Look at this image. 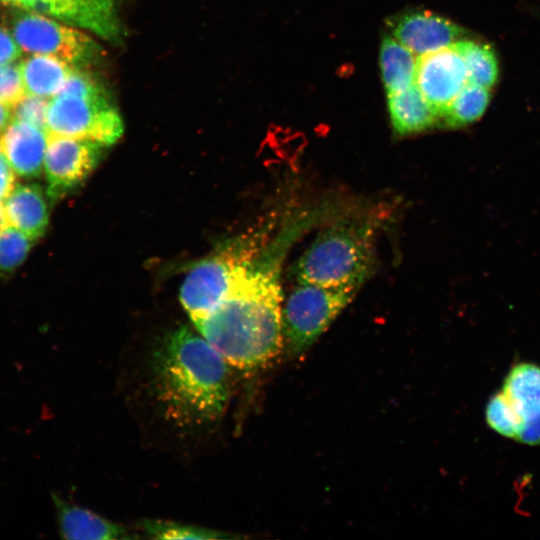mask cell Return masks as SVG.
I'll list each match as a JSON object with an SVG mask.
<instances>
[{
  "mask_svg": "<svg viewBox=\"0 0 540 540\" xmlns=\"http://www.w3.org/2000/svg\"><path fill=\"white\" fill-rule=\"evenodd\" d=\"M314 220V213H294L264 244L227 296L192 322L233 368L257 371L283 350L282 266L292 245Z\"/></svg>",
  "mask_w": 540,
  "mask_h": 540,
  "instance_id": "6da1fadb",
  "label": "cell"
},
{
  "mask_svg": "<svg viewBox=\"0 0 540 540\" xmlns=\"http://www.w3.org/2000/svg\"><path fill=\"white\" fill-rule=\"evenodd\" d=\"M231 367L191 328L169 332L149 358V387L161 415L182 431L211 428L228 404Z\"/></svg>",
  "mask_w": 540,
  "mask_h": 540,
  "instance_id": "7a4b0ae2",
  "label": "cell"
},
{
  "mask_svg": "<svg viewBox=\"0 0 540 540\" xmlns=\"http://www.w3.org/2000/svg\"><path fill=\"white\" fill-rule=\"evenodd\" d=\"M376 230L372 218L331 222L296 261V281L360 288L375 267Z\"/></svg>",
  "mask_w": 540,
  "mask_h": 540,
  "instance_id": "3957f363",
  "label": "cell"
},
{
  "mask_svg": "<svg viewBox=\"0 0 540 540\" xmlns=\"http://www.w3.org/2000/svg\"><path fill=\"white\" fill-rule=\"evenodd\" d=\"M47 136L88 139L105 146L123 133V121L107 89L84 68L74 67L48 104Z\"/></svg>",
  "mask_w": 540,
  "mask_h": 540,
  "instance_id": "277c9868",
  "label": "cell"
},
{
  "mask_svg": "<svg viewBox=\"0 0 540 540\" xmlns=\"http://www.w3.org/2000/svg\"><path fill=\"white\" fill-rule=\"evenodd\" d=\"M267 241L264 231L237 237L189 270L180 288V302L192 322L227 296Z\"/></svg>",
  "mask_w": 540,
  "mask_h": 540,
  "instance_id": "5b68a950",
  "label": "cell"
},
{
  "mask_svg": "<svg viewBox=\"0 0 540 540\" xmlns=\"http://www.w3.org/2000/svg\"><path fill=\"white\" fill-rule=\"evenodd\" d=\"M359 288L296 281L282 306L283 349L307 351L354 299Z\"/></svg>",
  "mask_w": 540,
  "mask_h": 540,
  "instance_id": "8992f818",
  "label": "cell"
},
{
  "mask_svg": "<svg viewBox=\"0 0 540 540\" xmlns=\"http://www.w3.org/2000/svg\"><path fill=\"white\" fill-rule=\"evenodd\" d=\"M10 27L23 51L52 55L73 67L94 65L104 54L102 47L82 31L41 13L18 12L12 16Z\"/></svg>",
  "mask_w": 540,
  "mask_h": 540,
  "instance_id": "52a82bcc",
  "label": "cell"
},
{
  "mask_svg": "<svg viewBox=\"0 0 540 540\" xmlns=\"http://www.w3.org/2000/svg\"><path fill=\"white\" fill-rule=\"evenodd\" d=\"M107 146L88 139L47 136L46 194L57 201L80 187L99 164Z\"/></svg>",
  "mask_w": 540,
  "mask_h": 540,
  "instance_id": "ba28073f",
  "label": "cell"
},
{
  "mask_svg": "<svg viewBox=\"0 0 540 540\" xmlns=\"http://www.w3.org/2000/svg\"><path fill=\"white\" fill-rule=\"evenodd\" d=\"M14 5L87 29L114 44L124 36L121 0H15Z\"/></svg>",
  "mask_w": 540,
  "mask_h": 540,
  "instance_id": "9c48e42d",
  "label": "cell"
},
{
  "mask_svg": "<svg viewBox=\"0 0 540 540\" xmlns=\"http://www.w3.org/2000/svg\"><path fill=\"white\" fill-rule=\"evenodd\" d=\"M467 82V68L455 43L417 56L415 85L440 120Z\"/></svg>",
  "mask_w": 540,
  "mask_h": 540,
  "instance_id": "30bf717a",
  "label": "cell"
},
{
  "mask_svg": "<svg viewBox=\"0 0 540 540\" xmlns=\"http://www.w3.org/2000/svg\"><path fill=\"white\" fill-rule=\"evenodd\" d=\"M392 36L416 56L450 46L467 31L456 23L424 10H411L388 20Z\"/></svg>",
  "mask_w": 540,
  "mask_h": 540,
  "instance_id": "8fae6325",
  "label": "cell"
},
{
  "mask_svg": "<svg viewBox=\"0 0 540 540\" xmlns=\"http://www.w3.org/2000/svg\"><path fill=\"white\" fill-rule=\"evenodd\" d=\"M46 148V131L28 123L12 120L0 136V149L15 173L24 178L41 174Z\"/></svg>",
  "mask_w": 540,
  "mask_h": 540,
  "instance_id": "7c38bea8",
  "label": "cell"
},
{
  "mask_svg": "<svg viewBox=\"0 0 540 540\" xmlns=\"http://www.w3.org/2000/svg\"><path fill=\"white\" fill-rule=\"evenodd\" d=\"M59 531L62 538L71 540L134 539L130 531L89 509L69 503L53 494Z\"/></svg>",
  "mask_w": 540,
  "mask_h": 540,
  "instance_id": "4fadbf2b",
  "label": "cell"
},
{
  "mask_svg": "<svg viewBox=\"0 0 540 540\" xmlns=\"http://www.w3.org/2000/svg\"><path fill=\"white\" fill-rule=\"evenodd\" d=\"M3 204L8 225L34 241L45 233L49 210L44 192L38 184H16Z\"/></svg>",
  "mask_w": 540,
  "mask_h": 540,
  "instance_id": "5bb4252c",
  "label": "cell"
},
{
  "mask_svg": "<svg viewBox=\"0 0 540 540\" xmlns=\"http://www.w3.org/2000/svg\"><path fill=\"white\" fill-rule=\"evenodd\" d=\"M388 112L393 130L400 136L428 130L440 119L418 87L388 95Z\"/></svg>",
  "mask_w": 540,
  "mask_h": 540,
  "instance_id": "9a60e30c",
  "label": "cell"
},
{
  "mask_svg": "<svg viewBox=\"0 0 540 540\" xmlns=\"http://www.w3.org/2000/svg\"><path fill=\"white\" fill-rule=\"evenodd\" d=\"M20 68L26 94L48 98L61 91L74 67L52 55L33 54Z\"/></svg>",
  "mask_w": 540,
  "mask_h": 540,
  "instance_id": "2e32d148",
  "label": "cell"
},
{
  "mask_svg": "<svg viewBox=\"0 0 540 540\" xmlns=\"http://www.w3.org/2000/svg\"><path fill=\"white\" fill-rule=\"evenodd\" d=\"M417 56L398 40L384 35L380 46V68L387 95L415 84Z\"/></svg>",
  "mask_w": 540,
  "mask_h": 540,
  "instance_id": "e0dca14e",
  "label": "cell"
},
{
  "mask_svg": "<svg viewBox=\"0 0 540 540\" xmlns=\"http://www.w3.org/2000/svg\"><path fill=\"white\" fill-rule=\"evenodd\" d=\"M503 393L523 421L540 416V367L521 363L508 373Z\"/></svg>",
  "mask_w": 540,
  "mask_h": 540,
  "instance_id": "ac0fdd59",
  "label": "cell"
},
{
  "mask_svg": "<svg viewBox=\"0 0 540 540\" xmlns=\"http://www.w3.org/2000/svg\"><path fill=\"white\" fill-rule=\"evenodd\" d=\"M468 73V81L491 89L498 80V59L489 44L464 38L455 43Z\"/></svg>",
  "mask_w": 540,
  "mask_h": 540,
  "instance_id": "d6986e66",
  "label": "cell"
},
{
  "mask_svg": "<svg viewBox=\"0 0 540 540\" xmlns=\"http://www.w3.org/2000/svg\"><path fill=\"white\" fill-rule=\"evenodd\" d=\"M489 101L490 89L468 81L441 117L440 124L448 128L472 124L483 115Z\"/></svg>",
  "mask_w": 540,
  "mask_h": 540,
  "instance_id": "ffe728a7",
  "label": "cell"
},
{
  "mask_svg": "<svg viewBox=\"0 0 540 540\" xmlns=\"http://www.w3.org/2000/svg\"><path fill=\"white\" fill-rule=\"evenodd\" d=\"M141 530L153 539H226L224 532L174 521L147 519L141 523Z\"/></svg>",
  "mask_w": 540,
  "mask_h": 540,
  "instance_id": "44dd1931",
  "label": "cell"
},
{
  "mask_svg": "<svg viewBox=\"0 0 540 540\" xmlns=\"http://www.w3.org/2000/svg\"><path fill=\"white\" fill-rule=\"evenodd\" d=\"M486 421L499 434L516 438L523 419L503 391L495 394L486 407Z\"/></svg>",
  "mask_w": 540,
  "mask_h": 540,
  "instance_id": "7402d4cb",
  "label": "cell"
},
{
  "mask_svg": "<svg viewBox=\"0 0 540 540\" xmlns=\"http://www.w3.org/2000/svg\"><path fill=\"white\" fill-rule=\"evenodd\" d=\"M34 240L19 229L6 225L0 230V272L10 273L26 259Z\"/></svg>",
  "mask_w": 540,
  "mask_h": 540,
  "instance_id": "603a6c76",
  "label": "cell"
},
{
  "mask_svg": "<svg viewBox=\"0 0 540 540\" xmlns=\"http://www.w3.org/2000/svg\"><path fill=\"white\" fill-rule=\"evenodd\" d=\"M49 101L26 94L13 108L12 120L28 123L45 130Z\"/></svg>",
  "mask_w": 540,
  "mask_h": 540,
  "instance_id": "cb8c5ba5",
  "label": "cell"
},
{
  "mask_svg": "<svg viewBox=\"0 0 540 540\" xmlns=\"http://www.w3.org/2000/svg\"><path fill=\"white\" fill-rule=\"evenodd\" d=\"M25 95L20 64L12 62L2 65L0 101L13 108Z\"/></svg>",
  "mask_w": 540,
  "mask_h": 540,
  "instance_id": "d4e9b609",
  "label": "cell"
},
{
  "mask_svg": "<svg viewBox=\"0 0 540 540\" xmlns=\"http://www.w3.org/2000/svg\"><path fill=\"white\" fill-rule=\"evenodd\" d=\"M21 51L12 33L0 27V65L14 62L21 56Z\"/></svg>",
  "mask_w": 540,
  "mask_h": 540,
  "instance_id": "484cf974",
  "label": "cell"
},
{
  "mask_svg": "<svg viewBox=\"0 0 540 540\" xmlns=\"http://www.w3.org/2000/svg\"><path fill=\"white\" fill-rule=\"evenodd\" d=\"M15 171L0 149V202H4L16 186Z\"/></svg>",
  "mask_w": 540,
  "mask_h": 540,
  "instance_id": "4316f807",
  "label": "cell"
},
{
  "mask_svg": "<svg viewBox=\"0 0 540 540\" xmlns=\"http://www.w3.org/2000/svg\"><path fill=\"white\" fill-rule=\"evenodd\" d=\"M515 439L524 444H540V416L524 420Z\"/></svg>",
  "mask_w": 540,
  "mask_h": 540,
  "instance_id": "83f0119b",
  "label": "cell"
},
{
  "mask_svg": "<svg viewBox=\"0 0 540 540\" xmlns=\"http://www.w3.org/2000/svg\"><path fill=\"white\" fill-rule=\"evenodd\" d=\"M12 121V108L0 101V136Z\"/></svg>",
  "mask_w": 540,
  "mask_h": 540,
  "instance_id": "f1b7e54d",
  "label": "cell"
},
{
  "mask_svg": "<svg viewBox=\"0 0 540 540\" xmlns=\"http://www.w3.org/2000/svg\"><path fill=\"white\" fill-rule=\"evenodd\" d=\"M8 225L6 221L5 211H4V204L3 202H0V230Z\"/></svg>",
  "mask_w": 540,
  "mask_h": 540,
  "instance_id": "f546056e",
  "label": "cell"
},
{
  "mask_svg": "<svg viewBox=\"0 0 540 540\" xmlns=\"http://www.w3.org/2000/svg\"><path fill=\"white\" fill-rule=\"evenodd\" d=\"M1 2L14 5L15 0H0Z\"/></svg>",
  "mask_w": 540,
  "mask_h": 540,
  "instance_id": "4dcf8cb0",
  "label": "cell"
},
{
  "mask_svg": "<svg viewBox=\"0 0 540 540\" xmlns=\"http://www.w3.org/2000/svg\"><path fill=\"white\" fill-rule=\"evenodd\" d=\"M1 79H2V65H0V83H1Z\"/></svg>",
  "mask_w": 540,
  "mask_h": 540,
  "instance_id": "1f68e13d",
  "label": "cell"
}]
</instances>
